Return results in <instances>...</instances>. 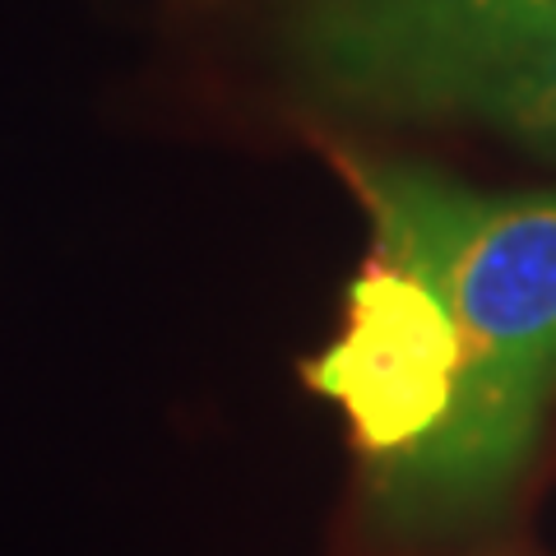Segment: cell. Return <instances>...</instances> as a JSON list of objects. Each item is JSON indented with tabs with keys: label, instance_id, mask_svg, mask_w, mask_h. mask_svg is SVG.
Here are the masks:
<instances>
[{
	"label": "cell",
	"instance_id": "1",
	"mask_svg": "<svg viewBox=\"0 0 556 556\" xmlns=\"http://www.w3.org/2000/svg\"><path fill=\"white\" fill-rule=\"evenodd\" d=\"M380 255L450 311L459 390L441 437L371 496L390 533H455L515 496L556 404V190H478L422 163L339 159Z\"/></svg>",
	"mask_w": 556,
	"mask_h": 556
},
{
	"label": "cell",
	"instance_id": "2",
	"mask_svg": "<svg viewBox=\"0 0 556 556\" xmlns=\"http://www.w3.org/2000/svg\"><path fill=\"white\" fill-rule=\"evenodd\" d=\"M278 33L320 98L431 121L459 79L556 42V0H288Z\"/></svg>",
	"mask_w": 556,
	"mask_h": 556
},
{
	"label": "cell",
	"instance_id": "3",
	"mask_svg": "<svg viewBox=\"0 0 556 556\" xmlns=\"http://www.w3.org/2000/svg\"><path fill=\"white\" fill-rule=\"evenodd\" d=\"M343 408L367 464V496L422 459L459 390V339L441 298L408 265L371 251L348 288L339 339L306 367Z\"/></svg>",
	"mask_w": 556,
	"mask_h": 556
},
{
	"label": "cell",
	"instance_id": "4",
	"mask_svg": "<svg viewBox=\"0 0 556 556\" xmlns=\"http://www.w3.org/2000/svg\"><path fill=\"white\" fill-rule=\"evenodd\" d=\"M437 116H459L556 163V42L482 65L445 93Z\"/></svg>",
	"mask_w": 556,
	"mask_h": 556
}]
</instances>
